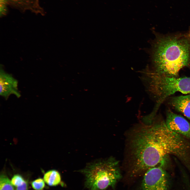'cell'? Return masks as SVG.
<instances>
[{"mask_svg": "<svg viewBox=\"0 0 190 190\" xmlns=\"http://www.w3.org/2000/svg\"><path fill=\"white\" fill-rule=\"evenodd\" d=\"M126 161L133 175L152 168L164 167L170 155L180 158L186 145L183 137L169 129L163 121H150L130 132L127 139Z\"/></svg>", "mask_w": 190, "mask_h": 190, "instance_id": "6da1fadb", "label": "cell"}, {"mask_svg": "<svg viewBox=\"0 0 190 190\" xmlns=\"http://www.w3.org/2000/svg\"><path fill=\"white\" fill-rule=\"evenodd\" d=\"M150 51L155 73L177 77L182 68L190 66V28L184 33L155 34Z\"/></svg>", "mask_w": 190, "mask_h": 190, "instance_id": "7a4b0ae2", "label": "cell"}, {"mask_svg": "<svg viewBox=\"0 0 190 190\" xmlns=\"http://www.w3.org/2000/svg\"><path fill=\"white\" fill-rule=\"evenodd\" d=\"M118 163L114 158L98 160L79 171L84 176V187L88 190H105L113 187L121 175Z\"/></svg>", "mask_w": 190, "mask_h": 190, "instance_id": "3957f363", "label": "cell"}, {"mask_svg": "<svg viewBox=\"0 0 190 190\" xmlns=\"http://www.w3.org/2000/svg\"><path fill=\"white\" fill-rule=\"evenodd\" d=\"M151 81L152 90L161 102L177 92L190 94V77H177L160 75L151 71L147 73Z\"/></svg>", "mask_w": 190, "mask_h": 190, "instance_id": "277c9868", "label": "cell"}, {"mask_svg": "<svg viewBox=\"0 0 190 190\" xmlns=\"http://www.w3.org/2000/svg\"><path fill=\"white\" fill-rule=\"evenodd\" d=\"M171 184L170 178L163 168L156 167L145 173L140 190H169Z\"/></svg>", "mask_w": 190, "mask_h": 190, "instance_id": "5b68a950", "label": "cell"}, {"mask_svg": "<svg viewBox=\"0 0 190 190\" xmlns=\"http://www.w3.org/2000/svg\"><path fill=\"white\" fill-rule=\"evenodd\" d=\"M18 81L11 74L1 69L0 72V95L7 100L12 94L18 98L21 96L18 88Z\"/></svg>", "mask_w": 190, "mask_h": 190, "instance_id": "8992f818", "label": "cell"}, {"mask_svg": "<svg viewBox=\"0 0 190 190\" xmlns=\"http://www.w3.org/2000/svg\"><path fill=\"white\" fill-rule=\"evenodd\" d=\"M165 123L171 130L190 139V124L182 116L169 111L167 114Z\"/></svg>", "mask_w": 190, "mask_h": 190, "instance_id": "52a82bcc", "label": "cell"}, {"mask_svg": "<svg viewBox=\"0 0 190 190\" xmlns=\"http://www.w3.org/2000/svg\"><path fill=\"white\" fill-rule=\"evenodd\" d=\"M170 103L175 109L190 119V94L174 97L171 99Z\"/></svg>", "mask_w": 190, "mask_h": 190, "instance_id": "ba28073f", "label": "cell"}, {"mask_svg": "<svg viewBox=\"0 0 190 190\" xmlns=\"http://www.w3.org/2000/svg\"><path fill=\"white\" fill-rule=\"evenodd\" d=\"M44 179L45 182L50 186H55L60 182L61 177L57 171L52 170L48 171L44 174Z\"/></svg>", "mask_w": 190, "mask_h": 190, "instance_id": "9c48e42d", "label": "cell"}, {"mask_svg": "<svg viewBox=\"0 0 190 190\" xmlns=\"http://www.w3.org/2000/svg\"><path fill=\"white\" fill-rule=\"evenodd\" d=\"M0 190H15L11 180L3 173L0 176Z\"/></svg>", "mask_w": 190, "mask_h": 190, "instance_id": "30bf717a", "label": "cell"}, {"mask_svg": "<svg viewBox=\"0 0 190 190\" xmlns=\"http://www.w3.org/2000/svg\"><path fill=\"white\" fill-rule=\"evenodd\" d=\"M45 182L44 179L39 178L33 181L31 183V186L35 190H42L45 187Z\"/></svg>", "mask_w": 190, "mask_h": 190, "instance_id": "8fae6325", "label": "cell"}, {"mask_svg": "<svg viewBox=\"0 0 190 190\" xmlns=\"http://www.w3.org/2000/svg\"><path fill=\"white\" fill-rule=\"evenodd\" d=\"M25 180L20 175L16 174L12 178L11 182L12 184L16 187L22 184Z\"/></svg>", "mask_w": 190, "mask_h": 190, "instance_id": "7c38bea8", "label": "cell"}, {"mask_svg": "<svg viewBox=\"0 0 190 190\" xmlns=\"http://www.w3.org/2000/svg\"><path fill=\"white\" fill-rule=\"evenodd\" d=\"M28 182L25 180L22 184L16 187L15 190H28Z\"/></svg>", "mask_w": 190, "mask_h": 190, "instance_id": "4fadbf2b", "label": "cell"}, {"mask_svg": "<svg viewBox=\"0 0 190 190\" xmlns=\"http://www.w3.org/2000/svg\"><path fill=\"white\" fill-rule=\"evenodd\" d=\"M188 190H190V186L189 187L187 188Z\"/></svg>", "mask_w": 190, "mask_h": 190, "instance_id": "5bb4252c", "label": "cell"}]
</instances>
